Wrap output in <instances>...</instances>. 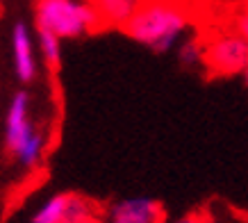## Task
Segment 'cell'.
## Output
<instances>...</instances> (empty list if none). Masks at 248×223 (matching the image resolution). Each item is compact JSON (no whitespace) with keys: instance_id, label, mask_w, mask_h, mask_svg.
I'll return each instance as SVG.
<instances>
[{"instance_id":"1","label":"cell","mask_w":248,"mask_h":223,"mask_svg":"<svg viewBox=\"0 0 248 223\" xmlns=\"http://www.w3.org/2000/svg\"><path fill=\"white\" fill-rule=\"evenodd\" d=\"M189 25L187 9L175 0H146L123 28L128 37L155 52L169 50Z\"/></svg>"},{"instance_id":"2","label":"cell","mask_w":248,"mask_h":223,"mask_svg":"<svg viewBox=\"0 0 248 223\" xmlns=\"http://www.w3.org/2000/svg\"><path fill=\"white\" fill-rule=\"evenodd\" d=\"M34 18L39 30L60 39H76L100 28V18L91 0H37Z\"/></svg>"},{"instance_id":"3","label":"cell","mask_w":248,"mask_h":223,"mask_svg":"<svg viewBox=\"0 0 248 223\" xmlns=\"http://www.w3.org/2000/svg\"><path fill=\"white\" fill-rule=\"evenodd\" d=\"M205 66L212 75H237L248 68V39L239 32H218L205 44Z\"/></svg>"},{"instance_id":"4","label":"cell","mask_w":248,"mask_h":223,"mask_svg":"<svg viewBox=\"0 0 248 223\" xmlns=\"http://www.w3.org/2000/svg\"><path fill=\"white\" fill-rule=\"evenodd\" d=\"M34 132L37 127L30 121V96L25 91H18L9 103L7 119H5V146L9 155H14Z\"/></svg>"},{"instance_id":"5","label":"cell","mask_w":248,"mask_h":223,"mask_svg":"<svg viewBox=\"0 0 248 223\" xmlns=\"http://www.w3.org/2000/svg\"><path fill=\"white\" fill-rule=\"evenodd\" d=\"M107 223H166V216L157 201L135 196L114 203L107 212Z\"/></svg>"},{"instance_id":"6","label":"cell","mask_w":248,"mask_h":223,"mask_svg":"<svg viewBox=\"0 0 248 223\" xmlns=\"http://www.w3.org/2000/svg\"><path fill=\"white\" fill-rule=\"evenodd\" d=\"M12 52H14V71L21 82H32L37 75V62L32 50V37L25 23H16L12 30Z\"/></svg>"},{"instance_id":"7","label":"cell","mask_w":248,"mask_h":223,"mask_svg":"<svg viewBox=\"0 0 248 223\" xmlns=\"http://www.w3.org/2000/svg\"><path fill=\"white\" fill-rule=\"evenodd\" d=\"M100 18V28H125L146 0H91Z\"/></svg>"},{"instance_id":"8","label":"cell","mask_w":248,"mask_h":223,"mask_svg":"<svg viewBox=\"0 0 248 223\" xmlns=\"http://www.w3.org/2000/svg\"><path fill=\"white\" fill-rule=\"evenodd\" d=\"M93 216H98V209L89 198L80 193H68V205L62 223H89Z\"/></svg>"},{"instance_id":"9","label":"cell","mask_w":248,"mask_h":223,"mask_svg":"<svg viewBox=\"0 0 248 223\" xmlns=\"http://www.w3.org/2000/svg\"><path fill=\"white\" fill-rule=\"evenodd\" d=\"M68 205V193H55L34 212L32 223H62Z\"/></svg>"},{"instance_id":"10","label":"cell","mask_w":248,"mask_h":223,"mask_svg":"<svg viewBox=\"0 0 248 223\" xmlns=\"http://www.w3.org/2000/svg\"><path fill=\"white\" fill-rule=\"evenodd\" d=\"M44 148H46V137L37 130V132L32 134L30 139L23 143L21 148L16 150L12 157H14L21 166L32 169V166H37V164H39V159H41V155H44Z\"/></svg>"},{"instance_id":"11","label":"cell","mask_w":248,"mask_h":223,"mask_svg":"<svg viewBox=\"0 0 248 223\" xmlns=\"http://www.w3.org/2000/svg\"><path fill=\"white\" fill-rule=\"evenodd\" d=\"M39 46H41V52H44V60L50 66H57L62 57V39L48 30H39Z\"/></svg>"},{"instance_id":"12","label":"cell","mask_w":248,"mask_h":223,"mask_svg":"<svg viewBox=\"0 0 248 223\" xmlns=\"http://www.w3.org/2000/svg\"><path fill=\"white\" fill-rule=\"evenodd\" d=\"M178 60H180L182 66H198L205 62V44L196 41V39H189L180 46L178 50Z\"/></svg>"},{"instance_id":"13","label":"cell","mask_w":248,"mask_h":223,"mask_svg":"<svg viewBox=\"0 0 248 223\" xmlns=\"http://www.w3.org/2000/svg\"><path fill=\"white\" fill-rule=\"evenodd\" d=\"M173 223H212L210 214L203 212V209H196V212H189V214H182L180 219H175Z\"/></svg>"},{"instance_id":"14","label":"cell","mask_w":248,"mask_h":223,"mask_svg":"<svg viewBox=\"0 0 248 223\" xmlns=\"http://www.w3.org/2000/svg\"><path fill=\"white\" fill-rule=\"evenodd\" d=\"M234 30L239 32L241 37H246V39H248V9L244 12V14L237 16V23H234Z\"/></svg>"},{"instance_id":"15","label":"cell","mask_w":248,"mask_h":223,"mask_svg":"<svg viewBox=\"0 0 248 223\" xmlns=\"http://www.w3.org/2000/svg\"><path fill=\"white\" fill-rule=\"evenodd\" d=\"M89 223H107V219H103V216H93Z\"/></svg>"},{"instance_id":"16","label":"cell","mask_w":248,"mask_h":223,"mask_svg":"<svg viewBox=\"0 0 248 223\" xmlns=\"http://www.w3.org/2000/svg\"><path fill=\"white\" fill-rule=\"evenodd\" d=\"M244 82H246V87H248V68H246V73H244Z\"/></svg>"}]
</instances>
